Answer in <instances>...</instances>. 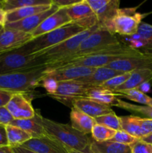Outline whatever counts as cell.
Segmentation results:
<instances>
[{
    "label": "cell",
    "mask_w": 152,
    "mask_h": 153,
    "mask_svg": "<svg viewBox=\"0 0 152 153\" xmlns=\"http://www.w3.org/2000/svg\"><path fill=\"white\" fill-rule=\"evenodd\" d=\"M46 70L47 67L45 65L25 71L0 75V90L14 94H26L41 86Z\"/></svg>",
    "instance_id": "obj_1"
},
{
    "label": "cell",
    "mask_w": 152,
    "mask_h": 153,
    "mask_svg": "<svg viewBox=\"0 0 152 153\" xmlns=\"http://www.w3.org/2000/svg\"><path fill=\"white\" fill-rule=\"evenodd\" d=\"M72 22L71 19L68 16L66 8H59L56 12L46 18L32 33L34 37H39L48 32L59 28L66 24Z\"/></svg>",
    "instance_id": "obj_15"
},
{
    "label": "cell",
    "mask_w": 152,
    "mask_h": 153,
    "mask_svg": "<svg viewBox=\"0 0 152 153\" xmlns=\"http://www.w3.org/2000/svg\"><path fill=\"white\" fill-rule=\"evenodd\" d=\"M13 120V117L5 107H0V125L6 126Z\"/></svg>",
    "instance_id": "obj_39"
},
{
    "label": "cell",
    "mask_w": 152,
    "mask_h": 153,
    "mask_svg": "<svg viewBox=\"0 0 152 153\" xmlns=\"http://www.w3.org/2000/svg\"><path fill=\"white\" fill-rule=\"evenodd\" d=\"M52 4H46V5L27 6V7H21V8L12 10V11L7 12L6 13V23L17 22L22 19H26L33 15L48 10L52 7Z\"/></svg>",
    "instance_id": "obj_21"
},
{
    "label": "cell",
    "mask_w": 152,
    "mask_h": 153,
    "mask_svg": "<svg viewBox=\"0 0 152 153\" xmlns=\"http://www.w3.org/2000/svg\"><path fill=\"white\" fill-rule=\"evenodd\" d=\"M98 28L99 25H96L92 28H87L82 32L75 35L74 37L53 47H51L34 55L39 57L46 66L61 62L63 60L66 59L74 55L77 52L82 42Z\"/></svg>",
    "instance_id": "obj_5"
},
{
    "label": "cell",
    "mask_w": 152,
    "mask_h": 153,
    "mask_svg": "<svg viewBox=\"0 0 152 153\" xmlns=\"http://www.w3.org/2000/svg\"><path fill=\"white\" fill-rule=\"evenodd\" d=\"M131 153H152V145L139 140L131 146Z\"/></svg>",
    "instance_id": "obj_36"
},
{
    "label": "cell",
    "mask_w": 152,
    "mask_h": 153,
    "mask_svg": "<svg viewBox=\"0 0 152 153\" xmlns=\"http://www.w3.org/2000/svg\"><path fill=\"white\" fill-rule=\"evenodd\" d=\"M71 104L72 107L78 109L79 111L92 118L114 112L110 106L101 104L98 102L86 97L73 100Z\"/></svg>",
    "instance_id": "obj_16"
},
{
    "label": "cell",
    "mask_w": 152,
    "mask_h": 153,
    "mask_svg": "<svg viewBox=\"0 0 152 153\" xmlns=\"http://www.w3.org/2000/svg\"><path fill=\"white\" fill-rule=\"evenodd\" d=\"M121 44L122 43L119 42L118 37L115 36L113 33L106 28L99 26L98 29L95 30L93 33H92L89 37H86L82 42L77 52L74 55L66 59L63 60L61 62L48 66L64 64V63L78 59L83 57L92 55L101 51L113 49Z\"/></svg>",
    "instance_id": "obj_4"
},
{
    "label": "cell",
    "mask_w": 152,
    "mask_h": 153,
    "mask_svg": "<svg viewBox=\"0 0 152 153\" xmlns=\"http://www.w3.org/2000/svg\"><path fill=\"white\" fill-rule=\"evenodd\" d=\"M5 129L7 144L10 147L22 146L23 143L32 138V137L28 132L19 127L7 125L5 126Z\"/></svg>",
    "instance_id": "obj_25"
},
{
    "label": "cell",
    "mask_w": 152,
    "mask_h": 153,
    "mask_svg": "<svg viewBox=\"0 0 152 153\" xmlns=\"http://www.w3.org/2000/svg\"><path fill=\"white\" fill-rule=\"evenodd\" d=\"M59 9L58 6L52 4V7L48 10H46L42 13L33 15L26 19L17 21V22L5 23L4 25V28L7 29H14L18 31H23V32L31 34L45 19L49 17L50 15L56 12Z\"/></svg>",
    "instance_id": "obj_14"
},
{
    "label": "cell",
    "mask_w": 152,
    "mask_h": 153,
    "mask_svg": "<svg viewBox=\"0 0 152 153\" xmlns=\"http://www.w3.org/2000/svg\"><path fill=\"white\" fill-rule=\"evenodd\" d=\"M122 73H124L116 71L107 67H101L95 69V71L90 76L77 81L86 84V85H92V86H100L103 83L108 81L109 79Z\"/></svg>",
    "instance_id": "obj_22"
},
{
    "label": "cell",
    "mask_w": 152,
    "mask_h": 153,
    "mask_svg": "<svg viewBox=\"0 0 152 153\" xmlns=\"http://www.w3.org/2000/svg\"><path fill=\"white\" fill-rule=\"evenodd\" d=\"M145 49H152V43H150V44L147 45V46L145 47Z\"/></svg>",
    "instance_id": "obj_48"
},
{
    "label": "cell",
    "mask_w": 152,
    "mask_h": 153,
    "mask_svg": "<svg viewBox=\"0 0 152 153\" xmlns=\"http://www.w3.org/2000/svg\"><path fill=\"white\" fill-rule=\"evenodd\" d=\"M52 4L58 6L59 8H67L77 3L79 0H52Z\"/></svg>",
    "instance_id": "obj_42"
},
{
    "label": "cell",
    "mask_w": 152,
    "mask_h": 153,
    "mask_svg": "<svg viewBox=\"0 0 152 153\" xmlns=\"http://www.w3.org/2000/svg\"><path fill=\"white\" fill-rule=\"evenodd\" d=\"M2 3V10L7 12L12 11L16 9L27 6H37L52 4V0H5L1 1Z\"/></svg>",
    "instance_id": "obj_28"
},
{
    "label": "cell",
    "mask_w": 152,
    "mask_h": 153,
    "mask_svg": "<svg viewBox=\"0 0 152 153\" xmlns=\"http://www.w3.org/2000/svg\"><path fill=\"white\" fill-rule=\"evenodd\" d=\"M84 30L86 29L78 24L72 22L50 32L34 37L26 44L16 50L26 55H34L53 47Z\"/></svg>",
    "instance_id": "obj_3"
},
{
    "label": "cell",
    "mask_w": 152,
    "mask_h": 153,
    "mask_svg": "<svg viewBox=\"0 0 152 153\" xmlns=\"http://www.w3.org/2000/svg\"><path fill=\"white\" fill-rule=\"evenodd\" d=\"M14 93L0 90V107H5Z\"/></svg>",
    "instance_id": "obj_41"
},
{
    "label": "cell",
    "mask_w": 152,
    "mask_h": 153,
    "mask_svg": "<svg viewBox=\"0 0 152 153\" xmlns=\"http://www.w3.org/2000/svg\"><path fill=\"white\" fill-rule=\"evenodd\" d=\"M86 98L91 99L110 107L117 105L119 100L120 99L118 97L116 93L100 86H92L88 91Z\"/></svg>",
    "instance_id": "obj_20"
},
{
    "label": "cell",
    "mask_w": 152,
    "mask_h": 153,
    "mask_svg": "<svg viewBox=\"0 0 152 153\" xmlns=\"http://www.w3.org/2000/svg\"><path fill=\"white\" fill-rule=\"evenodd\" d=\"M152 81V70L149 69L137 70L131 73V76L128 80L121 86L113 91L115 93H119L123 91L137 89L139 86L145 82Z\"/></svg>",
    "instance_id": "obj_18"
},
{
    "label": "cell",
    "mask_w": 152,
    "mask_h": 153,
    "mask_svg": "<svg viewBox=\"0 0 152 153\" xmlns=\"http://www.w3.org/2000/svg\"><path fill=\"white\" fill-rule=\"evenodd\" d=\"M4 25H0V34H1V31H3V30H4Z\"/></svg>",
    "instance_id": "obj_50"
},
{
    "label": "cell",
    "mask_w": 152,
    "mask_h": 153,
    "mask_svg": "<svg viewBox=\"0 0 152 153\" xmlns=\"http://www.w3.org/2000/svg\"><path fill=\"white\" fill-rule=\"evenodd\" d=\"M92 85H86L78 81H67L58 82V88L55 94L50 96L52 98L62 102H71L77 98H84Z\"/></svg>",
    "instance_id": "obj_8"
},
{
    "label": "cell",
    "mask_w": 152,
    "mask_h": 153,
    "mask_svg": "<svg viewBox=\"0 0 152 153\" xmlns=\"http://www.w3.org/2000/svg\"><path fill=\"white\" fill-rule=\"evenodd\" d=\"M0 153H14L12 148L9 146H4L0 147Z\"/></svg>",
    "instance_id": "obj_46"
},
{
    "label": "cell",
    "mask_w": 152,
    "mask_h": 153,
    "mask_svg": "<svg viewBox=\"0 0 152 153\" xmlns=\"http://www.w3.org/2000/svg\"><path fill=\"white\" fill-rule=\"evenodd\" d=\"M12 150L14 153H36L35 152L32 150H30V149H27V148L23 147L22 146H16V147H11Z\"/></svg>",
    "instance_id": "obj_44"
},
{
    "label": "cell",
    "mask_w": 152,
    "mask_h": 153,
    "mask_svg": "<svg viewBox=\"0 0 152 153\" xmlns=\"http://www.w3.org/2000/svg\"><path fill=\"white\" fill-rule=\"evenodd\" d=\"M116 131L104 126L95 123L91 131L93 140L97 142H104L110 140L114 137Z\"/></svg>",
    "instance_id": "obj_31"
},
{
    "label": "cell",
    "mask_w": 152,
    "mask_h": 153,
    "mask_svg": "<svg viewBox=\"0 0 152 153\" xmlns=\"http://www.w3.org/2000/svg\"><path fill=\"white\" fill-rule=\"evenodd\" d=\"M58 82L55 79L49 77H45L41 82V86L46 89L49 95L55 94L58 88Z\"/></svg>",
    "instance_id": "obj_37"
},
{
    "label": "cell",
    "mask_w": 152,
    "mask_h": 153,
    "mask_svg": "<svg viewBox=\"0 0 152 153\" xmlns=\"http://www.w3.org/2000/svg\"><path fill=\"white\" fill-rule=\"evenodd\" d=\"M22 146L36 153H70L65 146L49 135L30 139Z\"/></svg>",
    "instance_id": "obj_13"
},
{
    "label": "cell",
    "mask_w": 152,
    "mask_h": 153,
    "mask_svg": "<svg viewBox=\"0 0 152 153\" xmlns=\"http://www.w3.org/2000/svg\"><path fill=\"white\" fill-rule=\"evenodd\" d=\"M71 126L73 128L83 134L89 135L95 124V119L72 107L70 112Z\"/></svg>",
    "instance_id": "obj_19"
},
{
    "label": "cell",
    "mask_w": 152,
    "mask_h": 153,
    "mask_svg": "<svg viewBox=\"0 0 152 153\" xmlns=\"http://www.w3.org/2000/svg\"><path fill=\"white\" fill-rule=\"evenodd\" d=\"M120 1L119 0H109V2L103 6L99 10L95 13L98 19V25L104 28L108 22L112 20L119 9Z\"/></svg>",
    "instance_id": "obj_26"
},
{
    "label": "cell",
    "mask_w": 152,
    "mask_h": 153,
    "mask_svg": "<svg viewBox=\"0 0 152 153\" xmlns=\"http://www.w3.org/2000/svg\"><path fill=\"white\" fill-rule=\"evenodd\" d=\"M33 38L31 34L18 30L4 28L0 34V54L19 49Z\"/></svg>",
    "instance_id": "obj_12"
},
{
    "label": "cell",
    "mask_w": 152,
    "mask_h": 153,
    "mask_svg": "<svg viewBox=\"0 0 152 153\" xmlns=\"http://www.w3.org/2000/svg\"><path fill=\"white\" fill-rule=\"evenodd\" d=\"M141 140H142V141L145 142V143H149V144L152 145V134H149V135L142 137V138L141 139Z\"/></svg>",
    "instance_id": "obj_47"
},
{
    "label": "cell",
    "mask_w": 152,
    "mask_h": 153,
    "mask_svg": "<svg viewBox=\"0 0 152 153\" xmlns=\"http://www.w3.org/2000/svg\"><path fill=\"white\" fill-rule=\"evenodd\" d=\"M4 146H8L6 129L4 126L0 125V147Z\"/></svg>",
    "instance_id": "obj_43"
},
{
    "label": "cell",
    "mask_w": 152,
    "mask_h": 153,
    "mask_svg": "<svg viewBox=\"0 0 152 153\" xmlns=\"http://www.w3.org/2000/svg\"><path fill=\"white\" fill-rule=\"evenodd\" d=\"M42 66H45V64L35 55H26L16 50L0 54V75L25 71Z\"/></svg>",
    "instance_id": "obj_7"
},
{
    "label": "cell",
    "mask_w": 152,
    "mask_h": 153,
    "mask_svg": "<svg viewBox=\"0 0 152 153\" xmlns=\"http://www.w3.org/2000/svg\"><path fill=\"white\" fill-rule=\"evenodd\" d=\"M94 119H95V123L97 124L111 128L114 131L122 130L121 129L120 117H118L115 114V112L102 115V116L98 117Z\"/></svg>",
    "instance_id": "obj_32"
},
{
    "label": "cell",
    "mask_w": 152,
    "mask_h": 153,
    "mask_svg": "<svg viewBox=\"0 0 152 153\" xmlns=\"http://www.w3.org/2000/svg\"><path fill=\"white\" fill-rule=\"evenodd\" d=\"M107 67L121 73H130L142 69L152 70V52H144L139 56L116 60Z\"/></svg>",
    "instance_id": "obj_11"
},
{
    "label": "cell",
    "mask_w": 152,
    "mask_h": 153,
    "mask_svg": "<svg viewBox=\"0 0 152 153\" xmlns=\"http://www.w3.org/2000/svg\"><path fill=\"white\" fill-rule=\"evenodd\" d=\"M116 107L125 109V110L131 111L132 113L139 114L142 117H143V118L152 119V107L146 105H137L122 101L120 99L119 100Z\"/></svg>",
    "instance_id": "obj_30"
},
{
    "label": "cell",
    "mask_w": 152,
    "mask_h": 153,
    "mask_svg": "<svg viewBox=\"0 0 152 153\" xmlns=\"http://www.w3.org/2000/svg\"><path fill=\"white\" fill-rule=\"evenodd\" d=\"M43 126L47 135L58 140L69 151L85 152L92 141L89 136L77 131L68 124L43 117Z\"/></svg>",
    "instance_id": "obj_2"
},
{
    "label": "cell",
    "mask_w": 152,
    "mask_h": 153,
    "mask_svg": "<svg viewBox=\"0 0 152 153\" xmlns=\"http://www.w3.org/2000/svg\"><path fill=\"white\" fill-rule=\"evenodd\" d=\"M139 117L138 116H124L120 117L121 129L136 138L141 140L143 137L141 127L139 124Z\"/></svg>",
    "instance_id": "obj_27"
},
{
    "label": "cell",
    "mask_w": 152,
    "mask_h": 153,
    "mask_svg": "<svg viewBox=\"0 0 152 153\" xmlns=\"http://www.w3.org/2000/svg\"><path fill=\"white\" fill-rule=\"evenodd\" d=\"M138 140L139 139L136 138L134 136L131 135L130 134L122 131V130H119V131H116L114 137L110 140V141L116 142V143H120V144L131 146L134 143H137Z\"/></svg>",
    "instance_id": "obj_34"
},
{
    "label": "cell",
    "mask_w": 152,
    "mask_h": 153,
    "mask_svg": "<svg viewBox=\"0 0 152 153\" xmlns=\"http://www.w3.org/2000/svg\"><path fill=\"white\" fill-rule=\"evenodd\" d=\"M66 12L72 22L75 23H79L95 15L87 0H79L77 3L67 7Z\"/></svg>",
    "instance_id": "obj_24"
},
{
    "label": "cell",
    "mask_w": 152,
    "mask_h": 153,
    "mask_svg": "<svg viewBox=\"0 0 152 153\" xmlns=\"http://www.w3.org/2000/svg\"><path fill=\"white\" fill-rule=\"evenodd\" d=\"M131 72H130V73H124L122 74L119 75V76H115V77L112 78V79H109L108 81L103 83L102 85H100V87L109 90V91H113L115 89L119 88V86H121L122 84H124L128 80V78L131 76Z\"/></svg>",
    "instance_id": "obj_33"
},
{
    "label": "cell",
    "mask_w": 152,
    "mask_h": 153,
    "mask_svg": "<svg viewBox=\"0 0 152 153\" xmlns=\"http://www.w3.org/2000/svg\"><path fill=\"white\" fill-rule=\"evenodd\" d=\"M87 2L93 13H95L103 6L107 4L109 2V0H87Z\"/></svg>",
    "instance_id": "obj_40"
},
{
    "label": "cell",
    "mask_w": 152,
    "mask_h": 153,
    "mask_svg": "<svg viewBox=\"0 0 152 153\" xmlns=\"http://www.w3.org/2000/svg\"><path fill=\"white\" fill-rule=\"evenodd\" d=\"M139 124L143 137L152 134V119L139 117Z\"/></svg>",
    "instance_id": "obj_38"
},
{
    "label": "cell",
    "mask_w": 152,
    "mask_h": 153,
    "mask_svg": "<svg viewBox=\"0 0 152 153\" xmlns=\"http://www.w3.org/2000/svg\"><path fill=\"white\" fill-rule=\"evenodd\" d=\"M137 7L119 8L114 17L104 28L113 34L131 37L137 33L139 26L145 15L137 12Z\"/></svg>",
    "instance_id": "obj_6"
},
{
    "label": "cell",
    "mask_w": 152,
    "mask_h": 153,
    "mask_svg": "<svg viewBox=\"0 0 152 153\" xmlns=\"http://www.w3.org/2000/svg\"><path fill=\"white\" fill-rule=\"evenodd\" d=\"M137 34L148 43H152V25L142 22L137 30Z\"/></svg>",
    "instance_id": "obj_35"
},
{
    "label": "cell",
    "mask_w": 152,
    "mask_h": 153,
    "mask_svg": "<svg viewBox=\"0 0 152 153\" xmlns=\"http://www.w3.org/2000/svg\"><path fill=\"white\" fill-rule=\"evenodd\" d=\"M96 68L80 66H68L55 69H48L46 77L55 79L58 82L77 81L90 76Z\"/></svg>",
    "instance_id": "obj_9"
},
{
    "label": "cell",
    "mask_w": 152,
    "mask_h": 153,
    "mask_svg": "<svg viewBox=\"0 0 152 153\" xmlns=\"http://www.w3.org/2000/svg\"><path fill=\"white\" fill-rule=\"evenodd\" d=\"M13 120L30 119L35 116L36 111L33 108L31 100L25 94L16 93L10 98L5 106Z\"/></svg>",
    "instance_id": "obj_10"
},
{
    "label": "cell",
    "mask_w": 152,
    "mask_h": 153,
    "mask_svg": "<svg viewBox=\"0 0 152 153\" xmlns=\"http://www.w3.org/2000/svg\"><path fill=\"white\" fill-rule=\"evenodd\" d=\"M118 97H124L125 99L131 100V101L136 102L137 103H140L142 105L152 107V98L148 97L146 94L142 92L137 89L128 90V91H123L121 92L116 93Z\"/></svg>",
    "instance_id": "obj_29"
},
{
    "label": "cell",
    "mask_w": 152,
    "mask_h": 153,
    "mask_svg": "<svg viewBox=\"0 0 152 153\" xmlns=\"http://www.w3.org/2000/svg\"><path fill=\"white\" fill-rule=\"evenodd\" d=\"M0 8L2 9V3H1V1H0Z\"/></svg>",
    "instance_id": "obj_51"
},
{
    "label": "cell",
    "mask_w": 152,
    "mask_h": 153,
    "mask_svg": "<svg viewBox=\"0 0 152 153\" xmlns=\"http://www.w3.org/2000/svg\"><path fill=\"white\" fill-rule=\"evenodd\" d=\"M70 153H87V152H80V151L72 150V151H70Z\"/></svg>",
    "instance_id": "obj_49"
},
{
    "label": "cell",
    "mask_w": 152,
    "mask_h": 153,
    "mask_svg": "<svg viewBox=\"0 0 152 153\" xmlns=\"http://www.w3.org/2000/svg\"><path fill=\"white\" fill-rule=\"evenodd\" d=\"M43 117L40 112L36 111L34 117L30 119L13 120L10 125L22 128L28 132L32 138H38L47 135L43 126Z\"/></svg>",
    "instance_id": "obj_17"
},
{
    "label": "cell",
    "mask_w": 152,
    "mask_h": 153,
    "mask_svg": "<svg viewBox=\"0 0 152 153\" xmlns=\"http://www.w3.org/2000/svg\"><path fill=\"white\" fill-rule=\"evenodd\" d=\"M88 149L90 153H131V146L110 140L104 142L92 140Z\"/></svg>",
    "instance_id": "obj_23"
},
{
    "label": "cell",
    "mask_w": 152,
    "mask_h": 153,
    "mask_svg": "<svg viewBox=\"0 0 152 153\" xmlns=\"http://www.w3.org/2000/svg\"><path fill=\"white\" fill-rule=\"evenodd\" d=\"M6 23V12L0 8V25H4Z\"/></svg>",
    "instance_id": "obj_45"
}]
</instances>
